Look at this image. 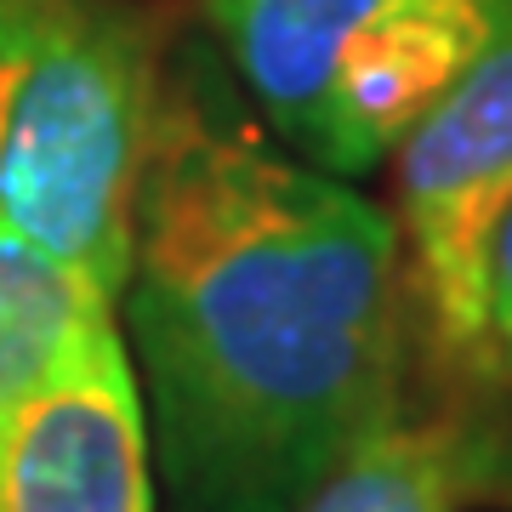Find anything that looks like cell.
<instances>
[{
	"instance_id": "cell-3",
	"label": "cell",
	"mask_w": 512,
	"mask_h": 512,
	"mask_svg": "<svg viewBox=\"0 0 512 512\" xmlns=\"http://www.w3.org/2000/svg\"><path fill=\"white\" fill-rule=\"evenodd\" d=\"M262 126L330 177H365L478 52L512 0H194Z\"/></svg>"
},
{
	"instance_id": "cell-1",
	"label": "cell",
	"mask_w": 512,
	"mask_h": 512,
	"mask_svg": "<svg viewBox=\"0 0 512 512\" xmlns=\"http://www.w3.org/2000/svg\"><path fill=\"white\" fill-rule=\"evenodd\" d=\"M120 308L171 512H296L410 404L393 217L188 57H165Z\"/></svg>"
},
{
	"instance_id": "cell-6",
	"label": "cell",
	"mask_w": 512,
	"mask_h": 512,
	"mask_svg": "<svg viewBox=\"0 0 512 512\" xmlns=\"http://www.w3.org/2000/svg\"><path fill=\"white\" fill-rule=\"evenodd\" d=\"M512 507V433L490 410L427 404L370 433L296 512H478Z\"/></svg>"
},
{
	"instance_id": "cell-7",
	"label": "cell",
	"mask_w": 512,
	"mask_h": 512,
	"mask_svg": "<svg viewBox=\"0 0 512 512\" xmlns=\"http://www.w3.org/2000/svg\"><path fill=\"white\" fill-rule=\"evenodd\" d=\"M114 313L120 308L74 268L0 228V439L63 359Z\"/></svg>"
},
{
	"instance_id": "cell-5",
	"label": "cell",
	"mask_w": 512,
	"mask_h": 512,
	"mask_svg": "<svg viewBox=\"0 0 512 512\" xmlns=\"http://www.w3.org/2000/svg\"><path fill=\"white\" fill-rule=\"evenodd\" d=\"M0 512H154L143 387L120 319H103L6 427Z\"/></svg>"
},
{
	"instance_id": "cell-2",
	"label": "cell",
	"mask_w": 512,
	"mask_h": 512,
	"mask_svg": "<svg viewBox=\"0 0 512 512\" xmlns=\"http://www.w3.org/2000/svg\"><path fill=\"white\" fill-rule=\"evenodd\" d=\"M160 86L137 0H0V228L114 308Z\"/></svg>"
},
{
	"instance_id": "cell-4",
	"label": "cell",
	"mask_w": 512,
	"mask_h": 512,
	"mask_svg": "<svg viewBox=\"0 0 512 512\" xmlns=\"http://www.w3.org/2000/svg\"><path fill=\"white\" fill-rule=\"evenodd\" d=\"M393 228L427 348L484 382V256L512 211V29L393 148Z\"/></svg>"
},
{
	"instance_id": "cell-8",
	"label": "cell",
	"mask_w": 512,
	"mask_h": 512,
	"mask_svg": "<svg viewBox=\"0 0 512 512\" xmlns=\"http://www.w3.org/2000/svg\"><path fill=\"white\" fill-rule=\"evenodd\" d=\"M484 382L512 387V211L484 256Z\"/></svg>"
}]
</instances>
